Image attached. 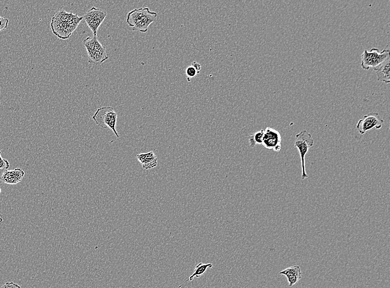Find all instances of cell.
Returning <instances> with one entry per match:
<instances>
[{"mask_svg":"<svg viewBox=\"0 0 390 288\" xmlns=\"http://www.w3.org/2000/svg\"><path fill=\"white\" fill-rule=\"evenodd\" d=\"M137 158L145 170L152 169L157 166V157L153 151L138 154Z\"/></svg>","mask_w":390,"mask_h":288,"instance_id":"10","label":"cell"},{"mask_svg":"<svg viewBox=\"0 0 390 288\" xmlns=\"http://www.w3.org/2000/svg\"><path fill=\"white\" fill-rule=\"evenodd\" d=\"M282 137L277 130L267 128L264 130L262 145L267 149L279 152L282 149Z\"/></svg>","mask_w":390,"mask_h":288,"instance_id":"7","label":"cell"},{"mask_svg":"<svg viewBox=\"0 0 390 288\" xmlns=\"http://www.w3.org/2000/svg\"><path fill=\"white\" fill-rule=\"evenodd\" d=\"M10 168V163L8 160L4 159L1 156V151H0V170H7Z\"/></svg>","mask_w":390,"mask_h":288,"instance_id":"19","label":"cell"},{"mask_svg":"<svg viewBox=\"0 0 390 288\" xmlns=\"http://www.w3.org/2000/svg\"><path fill=\"white\" fill-rule=\"evenodd\" d=\"M390 58L385 61L384 64L380 66L379 68L375 70L376 74H377L378 80L380 82H383L386 84L390 83Z\"/></svg>","mask_w":390,"mask_h":288,"instance_id":"14","label":"cell"},{"mask_svg":"<svg viewBox=\"0 0 390 288\" xmlns=\"http://www.w3.org/2000/svg\"><path fill=\"white\" fill-rule=\"evenodd\" d=\"M25 173L20 168H16L13 170L4 171L0 180L6 184H16L20 183L24 179Z\"/></svg>","mask_w":390,"mask_h":288,"instance_id":"8","label":"cell"},{"mask_svg":"<svg viewBox=\"0 0 390 288\" xmlns=\"http://www.w3.org/2000/svg\"><path fill=\"white\" fill-rule=\"evenodd\" d=\"M264 130L261 129L259 131H257L251 136L248 137V141L249 146L253 148L257 144H262L263 141V137H264Z\"/></svg>","mask_w":390,"mask_h":288,"instance_id":"18","label":"cell"},{"mask_svg":"<svg viewBox=\"0 0 390 288\" xmlns=\"http://www.w3.org/2000/svg\"><path fill=\"white\" fill-rule=\"evenodd\" d=\"M314 143V141L312 135L307 130H303L296 135L294 146L298 148L301 156L302 180L308 178V175L306 173L305 157L310 148L313 146Z\"/></svg>","mask_w":390,"mask_h":288,"instance_id":"4","label":"cell"},{"mask_svg":"<svg viewBox=\"0 0 390 288\" xmlns=\"http://www.w3.org/2000/svg\"><path fill=\"white\" fill-rule=\"evenodd\" d=\"M151 11L149 7H142L134 9L130 11L126 17V23L131 28L138 23L142 18L148 14Z\"/></svg>","mask_w":390,"mask_h":288,"instance_id":"12","label":"cell"},{"mask_svg":"<svg viewBox=\"0 0 390 288\" xmlns=\"http://www.w3.org/2000/svg\"><path fill=\"white\" fill-rule=\"evenodd\" d=\"M0 288H22L19 285L13 282H7Z\"/></svg>","mask_w":390,"mask_h":288,"instance_id":"21","label":"cell"},{"mask_svg":"<svg viewBox=\"0 0 390 288\" xmlns=\"http://www.w3.org/2000/svg\"><path fill=\"white\" fill-rule=\"evenodd\" d=\"M83 44L87 49L88 55L96 49L101 48L103 45L99 42L97 36H93V37H88L83 40Z\"/></svg>","mask_w":390,"mask_h":288,"instance_id":"15","label":"cell"},{"mask_svg":"<svg viewBox=\"0 0 390 288\" xmlns=\"http://www.w3.org/2000/svg\"><path fill=\"white\" fill-rule=\"evenodd\" d=\"M157 15V13L156 12H150L144 16L131 30L143 33H147L149 26L156 21Z\"/></svg>","mask_w":390,"mask_h":288,"instance_id":"11","label":"cell"},{"mask_svg":"<svg viewBox=\"0 0 390 288\" xmlns=\"http://www.w3.org/2000/svg\"><path fill=\"white\" fill-rule=\"evenodd\" d=\"M280 275L287 277L289 287H292L301 280L302 272L300 266L294 265L280 272Z\"/></svg>","mask_w":390,"mask_h":288,"instance_id":"9","label":"cell"},{"mask_svg":"<svg viewBox=\"0 0 390 288\" xmlns=\"http://www.w3.org/2000/svg\"><path fill=\"white\" fill-rule=\"evenodd\" d=\"M107 16V13L102 9L93 7L84 15L83 19L92 30L93 36H97L99 27L102 25Z\"/></svg>","mask_w":390,"mask_h":288,"instance_id":"6","label":"cell"},{"mask_svg":"<svg viewBox=\"0 0 390 288\" xmlns=\"http://www.w3.org/2000/svg\"><path fill=\"white\" fill-rule=\"evenodd\" d=\"M88 55L89 64L96 66L102 65L109 58L107 55L106 47L104 46L96 49Z\"/></svg>","mask_w":390,"mask_h":288,"instance_id":"13","label":"cell"},{"mask_svg":"<svg viewBox=\"0 0 390 288\" xmlns=\"http://www.w3.org/2000/svg\"><path fill=\"white\" fill-rule=\"evenodd\" d=\"M0 193H1V188H0Z\"/></svg>","mask_w":390,"mask_h":288,"instance_id":"23","label":"cell"},{"mask_svg":"<svg viewBox=\"0 0 390 288\" xmlns=\"http://www.w3.org/2000/svg\"><path fill=\"white\" fill-rule=\"evenodd\" d=\"M212 267L213 265L210 263L206 264L203 263H198L196 265V268H195L193 273L188 278L189 281L192 282L195 278H198L201 277L206 272L208 268H212Z\"/></svg>","mask_w":390,"mask_h":288,"instance_id":"16","label":"cell"},{"mask_svg":"<svg viewBox=\"0 0 390 288\" xmlns=\"http://www.w3.org/2000/svg\"><path fill=\"white\" fill-rule=\"evenodd\" d=\"M384 120L377 112H371L364 116L356 125V130L361 135L374 129H380L383 127Z\"/></svg>","mask_w":390,"mask_h":288,"instance_id":"5","label":"cell"},{"mask_svg":"<svg viewBox=\"0 0 390 288\" xmlns=\"http://www.w3.org/2000/svg\"><path fill=\"white\" fill-rule=\"evenodd\" d=\"M117 114L112 107H103L98 108L92 116L93 120L99 127L103 129L110 128L117 138H119L116 126Z\"/></svg>","mask_w":390,"mask_h":288,"instance_id":"2","label":"cell"},{"mask_svg":"<svg viewBox=\"0 0 390 288\" xmlns=\"http://www.w3.org/2000/svg\"><path fill=\"white\" fill-rule=\"evenodd\" d=\"M201 70V66L196 62H194L191 66H189L185 71L188 82H191L193 78L200 73Z\"/></svg>","mask_w":390,"mask_h":288,"instance_id":"17","label":"cell"},{"mask_svg":"<svg viewBox=\"0 0 390 288\" xmlns=\"http://www.w3.org/2000/svg\"><path fill=\"white\" fill-rule=\"evenodd\" d=\"M9 24V20L6 18L0 16V31L7 29Z\"/></svg>","mask_w":390,"mask_h":288,"instance_id":"20","label":"cell"},{"mask_svg":"<svg viewBox=\"0 0 390 288\" xmlns=\"http://www.w3.org/2000/svg\"><path fill=\"white\" fill-rule=\"evenodd\" d=\"M83 19V17L61 10L52 17L51 24L52 32L61 39L69 38Z\"/></svg>","mask_w":390,"mask_h":288,"instance_id":"1","label":"cell"},{"mask_svg":"<svg viewBox=\"0 0 390 288\" xmlns=\"http://www.w3.org/2000/svg\"><path fill=\"white\" fill-rule=\"evenodd\" d=\"M183 285H183V283H182V284H181V285H180L178 288H181V287H182Z\"/></svg>","mask_w":390,"mask_h":288,"instance_id":"22","label":"cell"},{"mask_svg":"<svg viewBox=\"0 0 390 288\" xmlns=\"http://www.w3.org/2000/svg\"><path fill=\"white\" fill-rule=\"evenodd\" d=\"M390 58V49H385L381 52L377 48H373L371 51L365 50L361 55V66L367 71L370 68L377 69Z\"/></svg>","mask_w":390,"mask_h":288,"instance_id":"3","label":"cell"}]
</instances>
